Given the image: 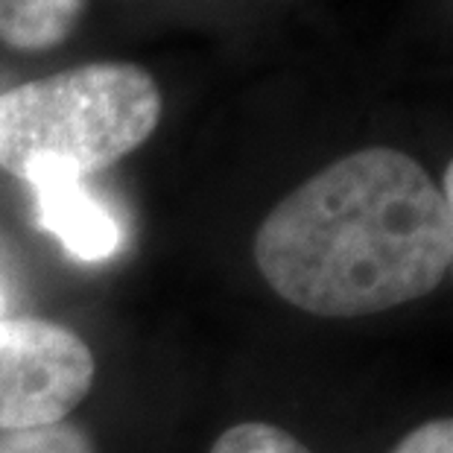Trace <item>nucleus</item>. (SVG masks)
<instances>
[{
    "mask_svg": "<svg viewBox=\"0 0 453 453\" xmlns=\"http://www.w3.org/2000/svg\"><path fill=\"white\" fill-rule=\"evenodd\" d=\"M255 264L304 313L354 319L392 311L430 296L448 275V202L407 152H351L269 211Z\"/></svg>",
    "mask_w": 453,
    "mask_h": 453,
    "instance_id": "f257e3e1",
    "label": "nucleus"
},
{
    "mask_svg": "<svg viewBox=\"0 0 453 453\" xmlns=\"http://www.w3.org/2000/svg\"><path fill=\"white\" fill-rule=\"evenodd\" d=\"M161 91L129 62H94L0 94V167L88 179L156 132Z\"/></svg>",
    "mask_w": 453,
    "mask_h": 453,
    "instance_id": "f03ea898",
    "label": "nucleus"
},
{
    "mask_svg": "<svg viewBox=\"0 0 453 453\" xmlns=\"http://www.w3.org/2000/svg\"><path fill=\"white\" fill-rule=\"evenodd\" d=\"M94 354L71 327L0 316V430L47 427L91 392Z\"/></svg>",
    "mask_w": 453,
    "mask_h": 453,
    "instance_id": "7ed1b4c3",
    "label": "nucleus"
},
{
    "mask_svg": "<svg viewBox=\"0 0 453 453\" xmlns=\"http://www.w3.org/2000/svg\"><path fill=\"white\" fill-rule=\"evenodd\" d=\"M35 194L38 226L59 237L67 255L80 264H103L123 249V228L105 202L85 188V179L62 173H33L24 179Z\"/></svg>",
    "mask_w": 453,
    "mask_h": 453,
    "instance_id": "20e7f679",
    "label": "nucleus"
},
{
    "mask_svg": "<svg viewBox=\"0 0 453 453\" xmlns=\"http://www.w3.org/2000/svg\"><path fill=\"white\" fill-rule=\"evenodd\" d=\"M85 0H0V42L12 50H50L71 35Z\"/></svg>",
    "mask_w": 453,
    "mask_h": 453,
    "instance_id": "39448f33",
    "label": "nucleus"
},
{
    "mask_svg": "<svg viewBox=\"0 0 453 453\" xmlns=\"http://www.w3.org/2000/svg\"><path fill=\"white\" fill-rule=\"evenodd\" d=\"M0 453H97L88 433L76 424H47L30 430H0Z\"/></svg>",
    "mask_w": 453,
    "mask_h": 453,
    "instance_id": "423d86ee",
    "label": "nucleus"
},
{
    "mask_svg": "<svg viewBox=\"0 0 453 453\" xmlns=\"http://www.w3.org/2000/svg\"><path fill=\"white\" fill-rule=\"evenodd\" d=\"M211 453H311L293 433L266 421H243L228 427Z\"/></svg>",
    "mask_w": 453,
    "mask_h": 453,
    "instance_id": "0eeeda50",
    "label": "nucleus"
},
{
    "mask_svg": "<svg viewBox=\"0 0 453 453\" xmlns=\"http://www.w3.org/2000/svg\"><path fill=\"white\" fill-rule=\"evenodd\" d=\"M392 453H453V418H433L410 430Z\"/></svg>",
    "mask_w": 453,
    "mask_h": 453,
    "instance_id": "6e6552de",
    "label": "nucleus"
},
{
    "mask_svg": "<svg viewBox=\"0 0 453 453\" xmlns=\"http://www.w3.org/2000/svg\"><path fill=\"white\" fill-rule=\"evenodd\" d=\"M441 196L448 202V214H450V266H453V161L445 170V185H441Z\"/></svg>",
    "mask_w": 453,
    "mask_h": 453,
    "instance_id": "1a4fd4ad",
    "label": "nucleus"
},
{
    "mask_svg": "<svg viewBox=\"0 0 453 453\" xmlns=\"http://www.w3.org/2000/svg\"><path fill=\"white\" fill-rule=\"evenodd\" d=\"M0 316H6V304H4V293H0Z\"/></svg>",
    "mask_w": 453,
    "mask_h": 453,
    "instance_id": "9d476101",
    "label": "nucleus"
}]
</instances>
